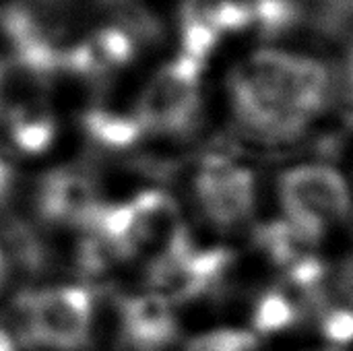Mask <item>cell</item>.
Here are the masks:
<instances>
[{"mask_svg":"<svg viewBox=\"0 0 353 351\" xmlns=\"http://www.w3.org/2000/svg\"><path fill=\"white\" fill-rule=\"evenodd\" d=\"M93 300L85 288L64 285L29 298L27 329L35 343L58 351L81 350L91 333Z\"/></svg>","mask_w":353,"mask_h":351,"instance_id":"1","label":"cell"},{"mask_svg":"<svg viewBox=\"0 0 353 351\" xmlns=\"http://www.w3.org/2000/svg\"><path fill=\"white\" fill-rule=\"evenodd\" d=\"M39 207L52 221L91 228L101 205L97 201L95 186L85 176L58 170L46 176L39 192Z\"/></svg>","mask_w":353,"mask_h":351,"instance_id":"2","label":"cell"},{"mask_svg":"<svg viewBox=\"0 0 353 351\" xmlns=\"http://www.w3.org/2000/svg\"><path fill=\"white\" fill-rule=\"evenodd\" d=\"M188 103V72L184 66H170L155 74L145 87L139 108V128H168L176 124Z\"/></svg>","mask_w":353,"mask_h":351,"instance_id":"3","label":"cell"},{"mask_svg":"<svg viewBox=\"0 0 353 351\" xmlns=\"http://www.w3.org/2000/svg\"><path fill=\"white\" fill-rule=\"evenodd\" d=\"M122 323L130 343L141 350H159L176 333L172 304L153 292L128 298L122 308Z\"/></svg>","mask_w":353,"mask_h":351,"instance_id":"4","label":"cell"},{"mask_svg":"<svg viewBox=\"0 0 353 351\" xmlns=\"http://www.w3.org/2000/svg\"><path fill=\"white\" fill-rule=\"evenodd\" d=\"M130 58L132 41L128 33L116 27H103L70 48L64 64L87 77H103L126 66Z\"/></svg>","mask_w":353,"mask_h":351,"instance_id":"5","label":"cell"},{"mask_svg":"<svg viewBox=\"0 0 353 351\" xmlns=\"http://www.w3.org/2000/svg\"><path fill=\"white\" fill-rule=\"evenodd\" d=\"M12 143L25 153H41L54 139V116L48 101L39 93H23L2 101Z\"/></svg>","mask_w":353,"mask_h":351,"instance_id":"6","label":"cell"},{"mask_svg":"<svg viewBox=\"0 0 353 351\" xmlns=\"http://www.w3.org/2000/svg\"><path fill=\"white\" fill-rule=\"evenodd\" d=\"M188 351H263L259 339L246 329H215L194 339Z\"/></svg>","mask_w":353,"mask_h":351,"instance_id":"7","label":"cell"},{"mask_svg":"<svg viewBox=\"0 0 353 351\" xmlns=\"http://www.w3.org/2000/svg\"><path fill=\"white\" fill-rule=\"evenodd\" d=\"M321 345L327 351H352L353 350V312H333L325 317L319 327Z\"/></svg>","mask_w":353,"mask_h":351,"instance_id":"8","label":"cell"},{"mask_svg":"<svg viewBox=\"0 0 353 351\" xmlns=\"http://www.w3.org/2000/svg\"><path fill=\"white\" fill-rule=\"evenodd\" d=\"M8 178H10V172L8 168L0 161V199L6 194V188H8Z\"/></svg>","mask_w":353,"mask_h":351,"instance_id":"9","label":"cell"},{"mask_svg":"<svg viewBox=\"0 0 353 351\" xmlns=\"http://www.w3.org/2000/svg\"><path fill=\"white\" fill-rule=\"evenodd\" d=\"M4 269H6V263H4V254H2V250H0V281H2V277H4Z\"/></svg>","mask_w":353,"mask_h":351,"instance_id":"10","label":"cell"},{"mask_svg":"<svg viewBox=\"0 0 353 351\" xmlns=\"http://www.w3.org/2000/svg\"><path fill=\"white\" fill-rule=\"evenodd\" d=\"M0 95H2V64H0Z\"/></svg>","mask_w":353,"mask_h":351,"instance_id":"11","label":"cell"},{"mask_svg":"<svg viewBox=\"0 0 353 351\" xmlns=\"http://www.w3.org/2000/svg\"><path fill=\"white\" fill-rule=\"evenodd\" d=\"M314 348H316V345H314ZM319 351H327V350H323V348H319Z\"/></svg>","mask_w":353,"mask_h":351,"instance_id":"12","label":"cell"}]
</instances>
